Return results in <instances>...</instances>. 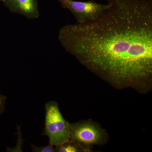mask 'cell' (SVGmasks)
<instances>
[{
	"label": "cell",
	"mask_w": 152,
	"mask_h": 152,
	"mask_svg": "<svg viewBox=\"0 0 152 152\" xmlns=\"http://www.w3.org/2000/svg\"><path fill=\"white\" fill-rule=\"evenodd\" d=\"M5 1V0H0V1H2L3 2H4Z\"/></svg>",
	"instance_id": "9c48e42d"
},
{
	"label": "cell",
	"mask_w": 152,
	"mask_h": 152,
	"mask_svg": "<svg viewBox=\"0 0 152 152\" xmlns=\"http://www.w3.org/2000/svg\"><path fill=\"white\" fill-rule=\"evenodd\" d=\"M64 8L69 10L78 23H84L97 19L108 8L109 4H103L93 1L86 2L73 0H58Z\"/></svg>",
	"instance_id": "277c9868"
},
{
	"label": "cell",
	"mask_w": 152,
	"mask_h": 152,
	"mask_svg": "<svg viewBox=\"0 0 152 152\" xmlns=\"http://www.w3.org/2000/svg\"><path fill=\"white\" fill-rule=\"evenodd\" d=\"M69 123L63 117L58 104L56 101L48 102L45 105L44 134L48 137L49 144L59 145L69 140Z\"/></svg>",
	"instance_id": "3957f363"
},
{
	"label": "cell",
	"mask_w": 152,
	"mask_h": 152,
	"mask_svg": "<svg viewBox=\"0 0 152 152\" xmlns=\"http://www.w3.org/2000/svg\"><path fill=\"white\" fill-rule=\"evenodd\" d=\"M97 19L63 26L58 39L83 65L116 88L152 85V0H107Z\"/></svg>",
	"instance_id": "6da1fadb"
},
{
	"label": "cell",
	"mask_w": 152,
	"mask_h": 152,
	"mask_svg": "<svg viewBox=\"0 0 152 152\" xmlns=\"http://www.w3.org/2000/svg\"><path fill=\"white\" fill-rule=\"evenodd\" d=\"M7 99V96L0 94V115L4 111Z\"/></svg>",
	"instance_id": "ba28073f"
},
{
	"label": "cell",
	"mask_w": 152,
	"mask_h": 152,
	"mask_svg": "<svg viewBox=\"0 0 152 152\" xmlns=\"http://www.w3.org/2000/svg\"><path fill=\"white\" fill-rule=\"evenodd\" d=\"M69 140L83 152H90L94 145H103L107 140V133L92 121L69 123Z\"/></svg>",
	"instance_id": "7a4b0ae2"
},
{
	"label": "cell",
	"mask_w": 152,
	"mask_h": 152,
	"mask_svg": "<svg viewBox=\"0 0 152 152\" xmlns=\"http://www.w3.org/2000/svg\"><path fill=\"white\" fill-rule=\"evenodd\" d=\"M32 151L34 152H55V146L49 144L45 146L39 147L34 145H31Z\"/></svg>",
	"instance_id": "52a82bcc"
},
{
	"label": "cell",
	"mask_w": 152,
	"mask_h": 152,
	"mask_svg": "<svg viewBox=\"0 0 152 152\" xmlns=\"http://www.w3.org/2000/svg\"><path fill=\"white\" fill-rule=\"evenodd\" d=\"M55 151L57 152H83L76 144L69 140L62 145L55 146Z\"/></svg>",
	"instance_id": "8992f818"
},
{
	"label": "cell",
	"mask_w": 152,
	"mask_h": 152,
	"mask_svg": "<svg viewBox=\"0 0 152 152\" xmlns=\"http://www.w3.org/2000/svg\"><path fill=\"white\" fill-rule=\"evenodd\" d=\"M4 3L11 12L22 15L29 20L39 17L37 0H5Z\"/></svg>",
	"instance_id": "5b68a950"
}]
</instances>
